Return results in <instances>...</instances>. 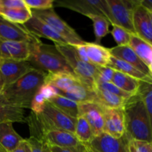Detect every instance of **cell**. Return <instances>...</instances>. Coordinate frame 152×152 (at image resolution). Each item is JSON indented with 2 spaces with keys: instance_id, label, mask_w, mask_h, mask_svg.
Listing matches in <instances>:
<instances>
[{
  "instance_id": "d6986e66",
  "label": "cell",
  "mask_w": 152,
  "mask_h": 152,
  "mask_svg": "<svg viewBox=\"0 0 152 152\" xmlns=\"http://www.w3.org/2000/svg\"><path fill=\"white\" fill-rule=\"evenodd\" d=\"M45 137L50 146L69 148L76 147L81 144L74 133L66 131H48L45 134Z\"/></svg>"
},
{
  "instance_id": "4316f807",
  "label": "cell",
  "mask_w": 152,
  "mask_h": 152,
  "mask_svg": "<svg viewBox=\"0 0 152 152\" xmlns=\"http://www.w3.org/2000/svg\"><path fill=\"white\" fill-rule=\"evenodd\" d=\"M96 98L94 102L107 108H123L128 99L117 96L112 93L96 88L95 90Z\"/></svg>"
},
{
  "instance_id": "681fc988",
  "label": "cell",
  "mask_w": 152,
  "mask_h": 152,
  "mask_svg": "<svg viewBox=\"0 0 152 152\" xmlns=\"http://www.w3.org/2000/svg\"><path fill=\"white\" fill-rule=\"evenodd\" d=\"M1 91V77H0V91Z\"/></svg>"
},
{
  "instance_id": "5bb4252c",
  "label": "cell",
  "mask_w": 152,
  "mask_h": 152,
  "mask_svg": "<svg viewBox=\"0 0 152 152\" xmlns=\"http://www.w3.org/2000/svg\"><path fill=\"white\" fill-rule=\"evenodd\" d=\"M30 56V42L9 41L0 39V59L28 60Z\"/></svg>"
},
{
  "instance_id": "60d3db41",
  "label": "cell",
  "mask_w": 152,
  "mask_h": 152,
  "mask_svg": "<svg viewBox=\"0 0 152 152\" xmlns=\"http://www.w3.org/2000/svg\"><path fill=\"white\" fill-rule=\"evenodd\" d=\"M85 149H86V145L82 143L76 147H69V148L51 146L52 152H84Z\"/></svg>"
},
{
  "instance_id": "484cf974",
  "label": "cell",
  "mask_w": 152,
  "mask_h": 152,
  "mask_svg": "<svg viewBox=\"0 0 152 152\" xmlns=\"http://www.w3.org/2000/svg\"><path fill=\"white\" fill-rule=\"evenodd\" d=\"M129 46L135 52L140 59L148 67L152 61V45L140 38L136 34L131 36Z\"/></svg>"
},
{
  "instance_id": "d590c367",
  "label": "cell",
  "mask_w": 152,
  "mask_h": 152,
  "mask_svg": "<svg viewBox=\"0 0 152 152\" xmlns=\"http://www.w3.org/2000/svg\"><path fill=\"white\" fill-rule=\"evenodd\" d=\"M96 88L102 89V90H104V91H107L110 92V93L114 94L117 95V96H121V97L124 98V99H129L131 97L134 96V95L131 94L127 93V92L123 91V90L120 89L118 87L114 86V85L111 83H97V84L96 85ZM96 89H95V90H96Z\"/></svg>"
},
{
  "instance_id": "b9f144b4",
  "label": "cell",
  "mask_w": 152,
  "mask_h": 152,
  "mask_svg": "<svg viewBox=\"0 0 152 152\" xmlns=\"http://www.w3.org/2000/svg\"><path fill=\"white\" fill-rule=\"evenodd\" d=\"M75 47H76V50H77V53H78V55H79V56H80V59H81L82 60L85 61V62L91 63L90 61H89V59H88V58L87 53H86L85 45H80L75 46Z\"/></svg>"
},
{
  "instance_id": "8fae6325",
  "label": "cell",
  "mask_w": 152,
  "mask_h": 152,
  "mask_svg": "<svg viewBox=\"0 0 152 152\" xmlns=\"http://www.w3.org/2000/svg\"><path fill=\"white\" fill-rule=\"evenodd\" d=\"M79 104V115L83 116L91 128L94 137L104 132L103 107L93 102Z\"/></svg>"
},
{
  "instance_id": "d6a6232c",
  "label": "cell",
  "mask_w": 152,
  "mask_h": 152,
  "mask_svg": "<svg viewBox=\"0 0 152 152\" xmlns=\"http://www.w3.org/2000/svg\"><path fill=\"white\" fill-rule=\"evenodd\" d=\"M27 140L31 146V152H52L51 146L42 132H30V137Z\"/></svg>"
},
{
  "instance_id": "9c48e42d",
  "label": "cell",
  "mask_w": 152,
  "mask_h": 152,
  "mask_svg": "<svg viewBox=\"0 0 152 152\" xmlns=\"http://www.w3.org/2000/svg\"><path fill=\"white\" fill-rule=\"evenodd\" d=\"M54 2L59 7L74 10L86 16L96 14L107 18L108 14L106 0H56Z\"/></svg>"
},
{
  "instance_id": "5b68a950",
  "label": "cell",
  "mask_w": 152,
  "mask_h": 152,
  "mask_svg": "<svg viewBox=\"0 0 152 152\" xmlns=\"http://www.w3.org/2000/svg\"><path fill=\"white\" fill-rule=\"evenodd\" d=\"M108 8L107 19L112 25H117L135 34L133 26V15L139 0H106Z\"/></svg>"
},
{
  "instance_id": "ffe728a7",
  "label": "cell",
  "mask_w": 152,
  "mask_h": 152,
  "mask_svg": "<svg viewBox=\"0 0 152 152\" xmlns=\"http://www.w3.org/2000/svg\"><path fill=\"white\" fill-rule=\"evenodd\" d=\"M88 58L92 65L96 67L108 66L111 58L110 48L99 44L87 42L85 44Z\"/></svg>"
},
{
  "instance_id": "7a4b0ae2",
  "label": "cell",
  "mask_w": 152,
  "mask_h": 152,
  "mask_svg": "<svg viewBox=\"0 0 152 152\" xmlns=\"http://www.w3.org/2000/svg\"><path fill=\"white\" fill-rule=\"evenodd\" d=\"M126 133L129 140L152 143V130L146 108L138 94L128 99L123 107Z\"/></svg>"
},
{
  "instance_id": "1f68e13d",
  "label": "cell",
  "mask_w": 152,
  "mask_h": 152,
  "mask_svg": "<svg viewBox=\"0 0 152 152\" xmlns=\"http://www.w3.org/2000/svg\"><path fill=\"white\" fill-rule=\"evenodd\" d=\"M74 134L78 140L84 145L90 143L94 137L90 125L83 116L79 115L77 117Z\"/></svg>"
},
{
  "instance_id": "d4e9b609",
  "label": "cell",
  "mask_w": 152,
  "mask_h": 152,
  "mask_svg": "<svg viewBox=\"0 0 152 152\" xmlns=\"http://www.w3.org/2000/svg\"><path fill=\"white\" fill-rule=\"evenodd\" d=\"M110 68H113L114 70L123 73L125 74L131 76L137 80L142 82H152V77L145 75V74L142 73L135 68L134 67L132 66V65L129 64L128 62L122 60V59H117V58L111 56V60H110L109 64L108 65Z\"/></svg>"
},
{
  "instance_id": "3957f363",
  "label": "cell",
  "mask_w": 152,
  "mask_h": 152,
  "mask_svg": "<svg viewBox=\"0 0 152 152\" xmlns=\"http://www.w3.org/2000/svg\"><path fill=\"white\" fill-rule=\"evenodd\" d=\"M28 61L34 68L47 74H74L69 64L56 48L44 44L38 37L30 42V56Z\"/></svg>"
},
{
  "instance_id": "6da1fadb",
  "label": "cell",
  "mask_w": 152,
  "mask_h": 152,
  "mask_svg": "<svg viewBox=\"0 0 152 152\" xmlns=\"http://www.w3.org/2000/svg\"><path fill=\"white\" fill-rule=\"evenodd\" d=\"M47 73L34 69L0 91L6 100L24 109L31 107L33 98L45 82Z\"/></svg>"
},
{
  "instance_id": "ee69618b",
  "label": "cell",
  "mask_w": 152,
  "mask_h": 152,
  "mask_svg": "<svg viewBox=\"0 0 152 152\" xmlns=\"http://www.w3.org/2000/svg\"><path fill=\"white\" fill-rule=\"evenodd\" d=\"M140 4L148 12L152 13V0H140Z\"/></svg>"
},
{
  "instance_id": "52a82bcc",
  "label": "cell",
  "mask_w": 152,
  "mask_h": 152,
  "mask_svg": "<svg viewBox=\"0 0 152 152\" xmlns=\"http://www.w3.org/2000/svg\"><path fill=\"white\" fill-rule=\"evenodd\" d=\"M31 11L34 16L38 17L54 29L68 45L77 46L86 43L74 28L68 25L56 14L53 7L47 10H31Z\"/></svg>"
},
{
  "instance_id": "30bf717a",
  "label": "cell",
  "mask_w": 152,
  "mask_h": 152,
  "mask_svg": "<svg viewBox=\"0 0 152 152\" xmlns=\"http://www.w3.org/2000/svg\"><path fill=\"white\" fill-rule=\"evenodd\" d=\"M129 141L126 134L117 139L103 132L86 145L93 152H129Z\"/></svg>"
},
{
  "instance_id": "f1b7e54d",
  "label": "cell",
  "mask_w": 152,
  "mask_h": 152,
  "mask_svg": "<svg viewBox=\"0 0 152 152\" xmlns=\"http://www.w3.org/2000/svg\"><path fill=\"white\" fill-rule=\"evenodd\" d=\"M48 102L65 114L77 119L79 116V104L62 95H56Z\"/></svg>"
},
{
  "instance_id": "c3c4849f",
  "label": "cell",
  "mask_w": 152,
  "mask_h": 152,
  "mask_svg": "<svg viewBox=\"0 0 152 152\" xmlns=\"http://www.w3.org/2000/svg\"><path fill=\"white\" fill-rule=\"evenodd\" d=\"M0 152H7V151H6L5 149H4L3 147H1V145H0Z\"/></svg>"
},
{
  "instance_id": "ba28073f",
  "label": "cell",
  "mask_w": 152,
  "mask_h": 152,
  "mask_svg": "<svg viewBox=\"0 0 152 152\" xmlns=\"http://www.w3.org/2000/svg\"><path fill=\"white\" fill-rule=\"evenodd\" d=\"M35 69L28 60L0 59L1 90L13 84L32 70Z\"/></svg>"
},
{
  "instance_id": "603a6c76",
  "label": "cell",
  "mask_w": 152,
  "mask_h": 152,
  "mask_svg": "<svg viewBox=\"0 0 152 152\" xmlns=\"http://www.w3.org/2000/svg\"><path fill=\"white\" fill-rule=\"evenodd\" d=\"M56 95L59 94L56 88L47 83H44L33 98L31 107L32 112L37 114H40L42 111L46 102Z\"/></svg>"
},
{
  "instance_id": "83f0119b",
  "label": "cell",
  "mask_w": 152,
  "mask_h": 152,
  "mask_svg": "<svg viewBox=\"0 0 152 152\" xmlns=\"http://www.w3.org/2000/svg\"><path fill=\"white\" fill-rule=\"evenodd\" d=\"M140 82L131 76L115 71L111 83L123 90V91L135 95L137 94L139 90Z\"/></svg>"
},
{
  "instance_id": "f907efd6",
  "label": "cell",
  "mask_w": 152,
  "mask_h": 152,
  "mask_svg": "<svg viewBox=\"0 0 152 152\" xmlns=\"http://www.w3.org/2000/svg\"><path fill=\"white\" fill-rule=\"evenodd\" d=\"M1 8V0H0V9Z\"/></svg>"
},
{
  "instance_id": "277c9868",
  "label": "cell",
  "mask_w": 152,
  "mask_h": 152,
  "mask_svg": "<svg viewBox=\"0 0 152 152\" xmlns=\"http://www.w3.org/2000/svg\"><path fill=\"white\" fill-rule=\"evenodd\" d=\"M54 46L66 59L74 74L83 83L95 91L98 74L97 67L82 60L75 46L68 44H54Z\"/></svg>"
},
{
  "instance_id": "2e32d148",
  "label": "cell",
  "mask_w": 152,
  "mask_h": 152,
  "mask_svg": "<svg viewBox=\"0 0 152 152\" xmlns=\"http://www.w3.org/2000/svg\"><path fill=\"white\" fill-rule=\"evenodd\" d=\"M133 26L135 34L152 45V26L148 11L140 3L134 10Z\"/></svg>"
},
{
  "instance_id": "f546056e",
  "label": "cell",
  "mask_w": 152,
  "mask_h": 152,
  "mask_svg": "<svg viewBox=\"0 0 152 152\" xmlns=\"http://www.w3.org/2000/svg\"><path fill=\"white\" fill-rule=\"evenodd\" d=\"M0 15L13 23L24 25L32 17V11L28 7L22 9H8L1 7Z\"/></svg>"
},
{
  "instance_id": "e0dca14e",
  "label": "cell",
  "mask_w": 152,
  "mask_h": 152,
  "mask_svg": "<svg viewBox=\"0 0 152 152\" xmlns=\"http://www.w3.org/2000/svg\"><path fill=\"white\" fill-rule=\"evenodd\" d=\"M110 52L111 56L114 57L128 62L145 75L151 77L148 67L140 59L139 56L135 53L129 45L116 46L110 48Z\"/></svg>"
},
{
  "instance_id": "7402d4cb",
  "label": "cell",
  "mask_w": 152,
  "mask_h": 152,
  "mask_svg": "<svg viewBox=\"0 0 152 152\" xmlns=\"http://www.w3.org/2000/svg\"><path fill=\"white\" fill-rule=\"evenodd\" d=\"M26 123L24 109L14 106L9 103L0 93V123Z\"/></svg>"
},
{
  "instance_id": "8992f818",
  "label": "cell",
  "mask_w": 152,
  "mask_h": 152,
  "mask_svg": "<svg viewBox=\"0 0 152 152\" xmlns=\"http://www.w3.org/2000/svg\"><path fill=\"white\" fill-rule=\"evenodd\" d=\"M37 115L45 133L50 130L75 132L77 119L63 113L49 102H46L42 111Z\"/></svg>"
},
{
  "instance_id": "74e56055",
  "label": "cell",
  "mask_w": 152,
  "mask_h": 152,
  "mask_svg": "<svg viewBox=\"0 0 152 152\" xmlns=\"http://www.w3.org/2000/svg\"><path fill=\"white\" fill-rule=\"evenodd\" d=\"M97 68L98 74L96 80V85L100 83H111L115 70L108 66L97 67Z\"/></svg>"
},
{
  "instance_id": "cb8c5ba5",
  "label": "cell",
  "mask_w": 152,
  "mask_h": 152,
  "mask_svg": "<svg viewBox=\"0 0 152 152\" xmlns=\"http://www.w3.org/2000/svg\"><path fill=\"white\" fill-rule=\"evenodd\" d=\"M80 82L82 81L74 74L58 73V74H48L45 83L53 86L59 91H63Z\"/></svg>"
},
{
  "instance_id": "f35d334b",
  "label": "cell",
  "mask_w": 152,
  "mask_h": 152,
  "mask_svg": "<svg viewBox=\"0 0 152 152\" xmlns=\"http://www.w3.org/2000/svg\"><path fill=\"white\" fill-rule=\"evenodd\" d=\"M151 143L145 141L129 140V152H151Z\"/></svg>"
},
{
  "instance_id": "7dc6e473",
  "label": "cell",
  "mask_w": 152,
  "mask_h": 152,
  "mask_svg": "<svg viewBox=\"0 0 152 152\" xmlns=\"http://www.w3.org/2000/svg\"><path fill=\"white\" fill-rule=\"evenodd\" d=\"M148 15H149L150 21H151V26H152V13H151V12H148Z\"/></svg>"
},
{
  "instance_id": "ab89813d",
  "label": "cell",
  "mask_w": 152,
  "mask_h": 152,
  "mask_svg": "<svg viewBox=\"0 0 152 152\" xmlns=\"http://www.w3.org/2000/svg\"><path fill=\"white\" fill-rule=\"evenodd\" d=\"M1 7L8 9L26 8L24 0H1Z\"/></svg>"
},
{
  "instance_id": "816d5d0a",
  "label": "cell",
  "mask_w": 152,
  "mask_h": 152,
  "mask_svg": "<svg viewBox=\"0 0 152 152\" xmlns=\"http://www.w3.org/2000/svg\"><path fill=\"white\" fill-rule=\"evenodd\" d=\"M151 152H152V143H151Z\"/></svg>"
},
{
  "instance_id": "7bdbcfd3",
  "label": "cell",
  "mask_w": 152,
  "mask_h": 152,
  "mask_svg": "<svg viewBox=\"0 0 152 152\" xmlns=\"http://www.w3.org/2000/svg\"><path fill=\"white\" fill-rule=\"evenodd\" d=\"M11 152H31V146L27 139H24L20 144Z\"/></svg>"
},
{
  "instance_id": "ac0fdd59",
  "label": "cell",
  "mask_w": 152,
  "mask_h": 152,
  "mask_svg": "<svg viewBox=\"0 0 152 152\" xmlns=\"http://www.w3.org/2000/svg\"><path fill=\"white\" fill-rule=\"evenodd\" d=\"M58 94L75 101L77 103L88 102H94L96 98L95 91L83 82L77 83L63 91H58Z\"/></svg>"
},
{
  "instance_id": "836d02e7",
  "label": "cell",
  "mask_w": 152,
  "mask_h": 152,
  "mask_svg": "<svg viewBox=\"0 0 152 152\" xmlns=\"http://www.w3.org/2000/svg\"><path fill=\"white\" fill-rule=\"evenodd\" d=\"M137 94L146 108L152 130V82H140Z\"/></svg>"
},
{
  "instance_id": "e575fe53",
  "label": "cell",
  "mask_w": 152,
  "mask_h": 152,
  "mask_svg": "<svg viewBox=\"0 0 152 152\" xmlns=\"http://www.w3.org/2000/svg\"><path fill=\"white\" fill-rule=\"evenodd\" d=\"M111 33L117 44V46L129 45L131 36L132 34L130 32L120 26L113 25V29Z\"/></svg>"
},
{
  "instance_id": "7c38bea8",
  "label": "cell",
  "mask_w": 152,
  "mask_h": 152,
  "mask_svg": "<svg viewBox=\"0 0 152 152\" xmlns=\"http://www.w3.org/2000/svg\"><path fill=\"white\" fill-rule=\"evenodd\" d=\"M104 132L114 138H121L126 133L125 115L123 108L103 107Z\"/></svg>"
},
{
  "instance_id": "44dd1931",
  "label": "cell",
  "mask_w": 152,
  "mask_h": 152,
  "mask_svg": "<svg viewBox=\"0 0 152 152\" xmlns=\"http://www.w3.org/2000/svg\"><path fill=\"white\" fill-rule=\"evenodd\" d=\"M23 140L14 130L13 123H0V145L7 152H11L17 148Z\"/></svg>"
},
{
  "instance_id": "4fadbf2b",
  "label": "cell",
  "mask_w": 152,
  "mask_h": 152,
  "mask_svg": "<svg viewBox=\"0 0 152 152\" xmlns=\"http://www.w3.org/2000/svg\"><path fill=\"white\" fill-rule=\"evenodd\" d=\"M37 37L31 34L23 25L13 23L0 15V39L9 41L33 42Z\"/></svg>"
},
{
  "instance_id": "8d00e7d4",
  "label": "cell",
  "mask_w": 152,
  "mask_h": 152,
  "mask_svg": "<svg viewBox=\"0 0 152 152\" xmlns=\"http://www.w3.org/2000/svg\"><path fill=\"white\" fill-rule=\"evenodd\" d=\"M27 7L31 10H47L53 7V0H24Z\"/></svg>"
},
{
  "instance_id": "4dcf8cb0",
  "label": "cell",
  "mask_w": 152,
  "mask_h": 152,
  "mask_svg": "<svg viewBox=\"0 0 152 152\" xmlns=\"http://www.w3.org/2000/svg\"><path fill=\"white\" fill-rule=\"evenodd\" d=\"M87 16L93 22L94 31L95 38H96L95 43L99 45L102 39L110 33L109 26L111 25V22L105 16L102 15L91 14Z\"/></svg>"
},
{
  "instance_id": "f6af8a7d",
  "label": "cell",
  "mask_w": 152,
  "mask_h": 152,
  "mask_svg": "<svg viewBox=\"0 0 152 152\" xmlns=\"http://www.w3.org/2000/svg\"><path fill=\"white\" fill-rule=\"evenodd\" d=\"M148 69H149V72H150V74H151V75L152 77V61H151V63H150V65H148Z\"/></svg>"
},
{
  "instance_id": "9a60e30c",
  "label": "cell",
  "mask_w": 152,
  "mask_h": 152,
  "mask_svg": "<svg viewBox=\"0 0 152 152\" xmlns=\"http://www.w3.org/2000/svg\"><path fill=\"white\" fill-rule=\"evenodd\" d=\"M23 25L31 34L38 38L43 37L53 41L54 44H68L67 42L50 25L34 15Z\"/></svg>"
},
{
  "instance_id": "bcb514c9",
  "label": "cell",
  "mask_w": 152,
  "mask_h": 152,
  "mask_svg": "<svg viewBox=\"0 0 152 152\" xmlns=\"http://www.w3.org/2000/svg\"><path fill=\"white\" fill-rule=\"evenodd\" d=\"M84 152H93V151H92L91 150L90 148H89L87 146V145H86V149H85Z\"/></svg>"
}]
</instances>
